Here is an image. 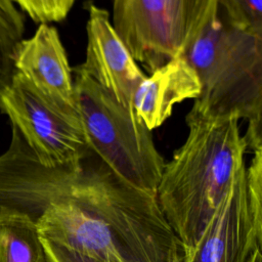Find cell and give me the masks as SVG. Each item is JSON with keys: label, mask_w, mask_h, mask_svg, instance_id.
<instances>
[{"label": "cell", "mask_w": 262, "mask_h": 262, "mask_svg": "<svg viewBox=\"0 0 262 262\" xmlns=\"http://www.w3.org/2000/svg\"><path fill=\"white\" fill-rule=\"evenodd\" d=\"M262 252L261 253H257L256 256L252 257V259L249 262H262Z\"/></svg>", "instance_id": "e0dca14e"}, {"label": "cell", "mask_w": 262, "mask_h": 262, "mask_svg": "<svg viewBox=\"0 0 262 262\" xmlns=\"http://www.w3.org/2000/svg\"><path fill=\"white\" fill-rule=\"evenodd\" d=\"M218 14L237 30L262 36V0H218Z\"/></svg>", "instance_id": "5bb4252c"}, {"label": "cell", "mask_w": 262, "mask_h": 262, "mask_svg": "<svg viewBox=\"0 0 262 262\" xmlns=\"http://www.w3.org/2000/svg\"><path fill=\"white\" fill-rule=\"evenodd\" d=\"M174 49L182 55L218 14V0H165Z\"/></svg>", "instance_id": "8fae6325"}, {"label": "cell", "mask_w": 262, "mask_h": 262, "mask_svg": "<svg viewBox=\"0 0 262 262\" xmlns=\"http://www.w3.org/2000/svg\"><path fill=\"white\" fill-rule=\"evenodd\" d=\"M235 116H186L187 136L165 163L157 187L161 210L182 244L194 248L233 181L246 170L248 144Z\"/></svg>", "instance_id": "7a4b0ae2"}, {"label": "cell", "mask_w": 262, "mask_h": 262, "mask_svg": "<svg viewBox=\"0 0 262 262\" xmlns=\"http://www.w3.org/2000/svg\"><path fill=\"white\" fill-rule=\"evenodd\" d=\"M25 23L13 0H0V93L10 84L17 47L24 39Z\"/></svg>", "instance_id": "4fadbf2b"}, {"label": "cell", "mask_w": 262, "mask_h": 262, "mask_svg": "<svg viewBox=\"0 0 262 262\" xmlns=\"http://www.w3.org/2000/svg\"><path fill=\"white\" fill-rule=\"evenodd\" d=\"M36 23L60 21L69 14L76 0H13Z\"/></svg>", "instance_id": "9a60e30c"}, {"label": "cell", "mask_w": 262, "mask_h": 262, "mask_svg": "<svg viewBox=\"0 0 262 262\" xmlns=\"http://www.w3.org/2000/svg\"><path fill=\"white\" fill-rule=\"evenodd\" d=\"M25 217L53 244L113 262H182L181 242L157 195L117 177L92 151L45 166L12 126L0 155V220Z\"/></svg>", "instance_id": "6da1fadb"}, {"label": "cell", "mask_w": 262, "mask_h": 262, "mask_svg": "<svg viewBox=\"0 0 262 262\" xmlns=\"http://www.w3.org/2000/svg\"><path fill=\"white\" fill-rule=\"evenodd\" d=\"M183 55L201 83L191 111L262 124V36L237 30L217 14Z\"/></svg>", "instance_id": "3957f363"}, {"label": "cell", "mask_w": 262, "mask_h": 262, "mask_svg": "<svg viewBox=\"0 0 262 262\" xmlns=\"http://www.w3.org/2000/svg\"><path fill=\"white\" fill-rule=\"evenodd\" d=\"M41 242L47 262H113L108 259L87 255L76 250L53 244L46 239L41 238Z\"/></svg>", "instance_id": "2e32d148"}, {"label": "cell", "mask_w": 262, "mask_h": 262, "mask_svg": "<svg viewBox=\"0 0 262 262\" xmlns=\"http://www.w3.org/2000/svg\"><path fill=\"white\" fill-rule=\"evenodd\" d=\"M252 152L183 262H249L262 252V147Z\"/></svg>", "instance_id": "5b68a950"}, {"label": "cell", "mask_w": 262, "mask_h": 262, "mask_svg": "<svg viewBox=\"0 0 262 262\" xmlns=\"http://www.w3.org/2000/svg\"><path fill=\"white\" fill-rule=\"evenodd\" d=\"M14 70L51 105L80 120L77 108L72 69L57 30L49 24H39L34 35L23 39Z\"/></svg>", "instance_id": "ba28073f"}, {"label": "cell", "mask_w": 262, "mask_h": 262, "mask_svg": "<svg viewBox=\"0 0 262 262\" xmlns=\"http://www.w3.org/2000/svg\"><path fill=\"white\" fill-rule=\"evenodd\" d=\"M86 58L79 68L119 103L132 107L135 91L146 76L114 29L110 13L93 2L86 3Z\"/></svg>", "instance_id": "52a82bcc"}, {"label": "cell", "mask_w": 262, "mask_h": 262, "mask_svg": "<svg viewBox=\"0 0 262 262\" xmlns=\"http://www.w3.org/2000/svg\"><path fill=\"white\" fill-rule=\"evenodd\" d=\"M0 110L45 166L72 165L91 152L81 121L47 102L16 72L0 93Z\"/></svg>", "instance_id": "8992f818"}, {"label": "cell", "mask_w": 262, "mask_h": 262, "mask_svg": "<svg viewBox=\"0 0 262 262\" xmlns=\"http://www.w3.org/2000/svg\"><path fill=\"white\" fill-rule=\"evenodd\" d=\"M201 92L199 77L185 55H177L150 73L137 87L132 107L148 130L160 127L174 106L195 99Z\"/></svg>", "instance_id": "30bf717a"}, {"label": "cell", "mask_w": 262, "mask_h": 262, "mask_svg": "<svg viewBox=\"0 0 262 262\" xmlns=\"http://www.w3.org/2000/svg\"><path fill=\"white\" fill-rule=\"evenodd\" d=\"M112 20L133 58L149 73L177 56L165 0H113Z\"/></svg>", "instance_id": "9c48e42d"}, {"label": "cell", "mask_w": 262, "mask_h": 262, "mask_svg": "<svg viewBox=\"0 0 262 262\" xmlns=\"http://www.w3.org/2000/svg\"><path fill=\"white\" fill-rule=\"evenodd\" d=\"M74 92L89 149L120 179L156 195L165 162L133 107L119 103L79 66Z\"/></svg>", "instance_id": "277c9868"}, {"label": "cell", "mask_w": 262, "mask_h": 262, "mask_svg": "<svg viewBox=\"0 0 262 262\" xmlns=\"http://www.w3.org/2000/svg\"><path fill=\"white\" fill-rule=\"evenodd\" d=\"M182 262H183V261H182Z\"/></svg>", "instance_id": "ac0fdd59"}, {"label": "cell", "mask_w": 262, "mask_h": 262, "mask_svg": "<svg viewBox=\"0 0 262 262\" xmlns=\"http://www.w3.org/2000/svg\"><path fill=\"white\" fill-rule=\"evenodd\" d=\"M0 262H47L34 222L19 216L0 220Z\"/></svg>", "instance_id": "7c38bea8"}]
</instances>
